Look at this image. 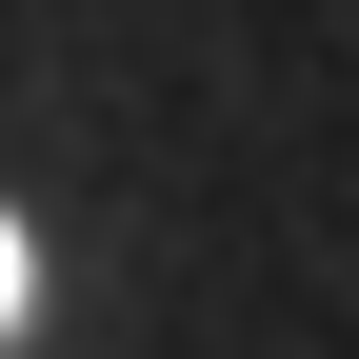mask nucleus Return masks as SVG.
Returning a JSON list of instances; mask_svg holds the SVG:
<instances>
[{
    "instance_id": "1",
    "label": "nucleus",
    "mask_w": 359,
    "mask_h": 359,
    "mask_svg": "<svg viewBox=\"0 0 359 359\" xmlns=\"http://www.w3.org/2000/svg\"><path fill=\"white\" fill-rule=\"evenodd\" d=\"M20 299H40V280H20V219H0V320H20Z\"/></svg>"
}]
</instances>
